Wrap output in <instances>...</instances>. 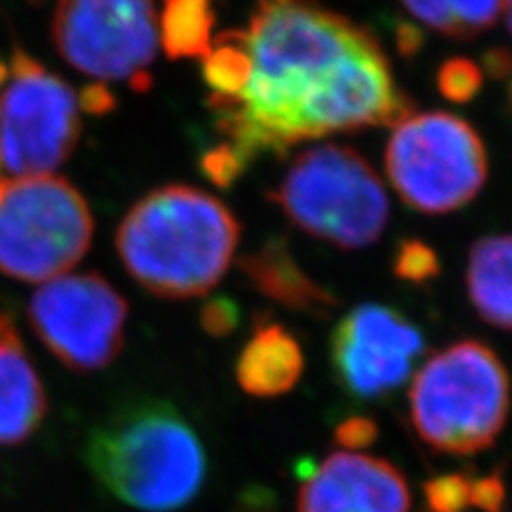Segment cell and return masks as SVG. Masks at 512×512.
Returning <instances> with one entry per match:
<instances>
[{"label": "cell", "instance_id": "6da1fadb", "mask_svg": "<svg viewBox=\"0 0 512 512\" xmlns=\"http://www.w3.org/2000/svg\"><path fill=\"white\" fill-rule=\"evenodd\" d=\"M205 79L224 137L207 158L218 182L261 154L410 114L380 45L316 0H256L248 26L210 47Z\"/></svg>", "mask_w": 512, "mask_h": 512}, {"label": "cell", "instance_id": "7a4b0ae2", "mask_svg": "<svg viewBox=\"0 0 512 512\" xmlns=\"http://www.w3.org/2000/svg\"><path fill=\"white\" fill-rule=\"evenodd\" d=\"M239 224L216 197L167 186L143 197L122 220L116 246L128 274L165 299L205 295L235 256Z\"/></svg>", "mask_w": 512, "mask_h": 512}, {"label": "cell", "instance_id": "3957f363", "mask_svg": "<svg viewBox=\"0 0 512 512\" xmlns=\"http://www.w3.org/2000/svg\"><path fill=\"white\" fill-rule=\"evenodd\" d=\"M86 463L107 493L143 512H175L197 498L207 472L203 444L165 399H137L94 427Z\"/></svg>", "mask_w": 512, "mask_h": 512}, {"label": "cell", "instance_id": "277c9868", "mask_svg": "<svg viewBox=\"0 0 512 512\" xmlns=\"http://www.w3.org/2000/svg\"><path fill=\"white\" fill-rule=\"evenodd\" d=\"M508 414V370L483 342L461 340L446 346L412 380V427L438 453L485 451L502 434Z\"/></svg>", "mask_w": 512, "mask_h": 512}, {"label": "cell", "instance_id": "5b68a950", "mask_svg": "<svg viewBox=\"0 0 512 512\" xmlns=\"http://www.w3.org/2000/svg\"><path fill=\"white\" fill-rule=\"evenodd\" d=\"M271 199L295 227L346 250L378 242L389 222V197L378 173L340 143L293 158Z\"/></svg>", "mask_w": 512, "mask_h": 512}, {"label": "cell", "instance_id": "8992f818", "mask_svg": "<svg viewBox=\"0 0 512 512\" xmlns=\"http://www.w3.org/2000/svg\"><path fill=\"white\" fill-rule=\"evenodd\" d=\"M86 199L58 175L0 178V271L24 282L64 276L92 242Z\"/></svg>", "mask_w": 512, "mask_h": 512}, {"label": "cell", "instance_id": "52a82bcc", "mask_svg": "<svg viewBox=\"0 0 512 512\" xmlns=\"http://www.w3.org/2000/svg\"><path fill=\"white\" fill-rule=\"evenodd\" d=\"M397 195L423 214L468 205L487 180L483 139L448 111L408 114L393 126L384 156Z\"/></svg>", "mask_w": 512, "mask_h": 512}, {"label": "cell", "instance_id": "ba28073f", "mask_svg": "<svg viewBox=\"0 0 512 512\" xmlns=\"http://www.w3.org/2000/svg\"><path fill=\"white\" fill-rule=\"evenodd\" d=\"M73 88L24 52H15L0 86V178L50 175L82 131Z\"/></svg>", "mask_w": 512, "mask_h": 512}, {"label": "cell", "instance_id": "9c48e42d", "mask_svg": "<svg viewBox=\"0 0 512 512\" xmlns=\"http://www.w3.org/2000/svg\"><path fill=\"white\" fill-rule=\"evenodd\" d=\"M52 30L60 56L101 82H139L160 41L154 0H58Z\"/></svg>", "mask_w": 512, "mask_h": 512}, {"label": "cell", "instance_id": "30bf717a", "mask_svg": "<svg viewBox=\"0 0 512 512\" xmlns=\"http://www.w3.org/2000/svg\"><path fill=\"white\" fill-rule=\"evenodd\" d=\"M128 306L96 274L58 276L32 295V331L52 355L75 372L103 370L124 344Z\"/></svg>", "mask_w": 512, "mask_h": 512}, {"label": "cell", "instance_id": "8fae6325", "mask_svg": "<svg viewBox=\"0 0 512 512\" xmlns=\"http://www.w3.org/2000/svg\"><path fill=\"white\" fill-rule=\"evenodd\" d=\"M423 350V333L406 316L378 303L350 310L331 333L335 378L357 399H376L402 387Z\"/></svg>", "mask_w": 512, "mask_h": 512}, {"label": "cell", "instance_id": "7c38bea8", "mask_svg": "<svg viewBox=\"0 0 512 512\" xmlns=\"http://www.w3.org/2000/svg\"><path fill=\"white\" fill-rule=\"evenodd\" d=\"M297 512H410L406 476L380 457L340 451L301 478Z\"/></svg>", "mask_w": 512, "mask_h": 512}, {"label": "cell", "instance_id": "4fadbf2b", "mask_svg": "<svg viewBox=\"0 0 512 512\" xmlns=\"http://www.w3.org/2000/svg\"><path fill=\"white\" fill-rule=\"evenodd\" d=\"M303 350L295 335L274 320H259L235 363L239 389L252 397L291 393L303 376Z\"/></svg>", "mask_w": 512, "mask_h": 512}, {"label": "cell", "instance_id": "5bb4252c", "mask_svg": "<svg viewBox=\"0 0 512 512\" xmlns=\"http://www.w3.org/2000/svg\"><path fill=\"white\" fill-rule=\"evenodd\" d=\"M239 267L256 291L293 312L323 318L340 303L297 265L282 239H269L263 248L244 256Z\"/></svg>", "mask_w": 512, "mask_h": 512}, {"label": "cell", "instance_id": "9a60e30c", "mask_svg": "<svg viewBox=\"0 0 512 512\" xmlns=\"http://www.w3.org/2000/svg\"><path fill=\"white\" fill-rule=\"evenodd\" d=\"M466 286L474 310L485 323L512 331V235H489L474 242Z\"/></svg>", "mask_w": 512, "mask_h": 512}, {"label": "cell", "instance_id": "2e32d148", "mask_svg": "<svg viewBox=\"0 0 512 512\" xmlns=\"http://www.w3.org/2000/svg\"><path fill=\"white\" fill-rule=\"evenodd\" d=\"M45 412V389L22 344L0 348V446L26 442Z\"/></svg>", "mask_w": 512, "mask_h": 512}, {"label": "cell", "instance_id": "e0dca14e", "mask_svg": "<svg viewBox=\"0 0 512 512\" xmlns=\"http://www.w3.org/2000/svg\"><path fill=\"white\" fill-rule=\"evenodd\" d=\"M402 5L438 35L470 39L502 18L506 0H402Z\"/></svg>", "mask_w": 512, "mask_h": 512}, {"label": "cell", "instance_id": "ac0fdd59", "mask_svg": "<svg viewBox=\"0 0 512 512\" xmlns=\"http://www.w3.org/2000/svg\"><path fill=\"white\" fill-rule=\"evenodd\" d=\"M212 22L207 0H165L160 37L173 56H207Z\"/></svg>", "mask_w": 512, "mask_h": 512}, {"label": "cell", "instance_id": "d6986e66", "mask_svg": "<svg viewBox=\"0 0 512 512\" xmlns=\"http://www.w3.org/2000/svg\"><path fill=\"white\" fill-rule=\"evenodd\" d=\"M427 512H470L472 478L453 472L427 480L423 485Z\"/></svg>", "mask_w": 512, "mask_h": 512}, {"label": "cell", "instance_id": "ffe728a7", "mask_svg": "<svg viewBox=\"0 0 512 512\" xmlns=\"http://www.w3.org/2000/svg\"><path fill=\"white\" fill-rule=\"evenodd\" d=\"M393 274L399 280L425 284L440 274V259L434 248L419 239H406L393 256Z\"/></svg>", "mask_w": 512, "mask_h": 512}, {"label": "cell", "instance_id": "44dd1931", "mask_svg": "<svg viewBox=\"0 0 512 512\" xmlns=\"http://www.w3.org/2000/svg\"><path fill=\"white\" fill-rule=\"evenodd\" d=\"M440 92L448 101L468 103L480 90V69L468 58H453L438 73Z\"/></svg>", "mask_w": 512, "mask_h": 512}, {"label": "cell", "instance_id": "7402d4cb", "mask_svg": "<svg viewBox=\"0 0 512 512\" xmlns=\"http://www.w3.org/2000/svg\"><path fill=\"white\" fill-rule=\"evenodd\" d=\"M201 327L212 338H227L239 327V306L229 297L207 301L201 310Z\"/></svg>", "mask_w": 512, "mask_h": 512}, {"label": "cell", "instance_id": "603a6c76", "mask_svg": "<svg viewBox=\"0 0 512 512\" xmlns=\"http://www.w3.org/2000/svg\"><path fill=\"white\" fill-rule=\"evenodd\" d=\"M506 483L502 470L472 478V508L480 512H504Z\"/></svg>", "mask_w": 512, "mask_h": 512}, {"label": "cell", "instance_id": "cb8c5ba5", "mask_svg": "<svg viewBox=\"0 0 512 512\" xmlns=\"http://www.w3.org/2000/svg\"><path fill=\"white\" fill-rule=\"evenodd\" d=\"M333 438L342 448H346V451L355 453L359 448L372 446L378 440V425L370 416H348L346 421L335 427Z\"/></svg>", "mask_w": 512, "mask_h": 512}, {"label": "cell", "instance_id": "d4e9b609", "mask_svg": "<svg viewBox=\"0 0 512 512\" xmlns=\"http://www.w3.org/2000/svg\"><path fill=\"white\" fill-rule=\"evenodd\" d=\"M20 335L18 329H15L13 318L5 312H0V348L7 346H20Z\"/></svg>", "mask_w": 512, "mask_h": 512}, {"label": "cell", "instance_id": "484cf974", "mask_svg": "<svg viewBox=\"0 0 512 512\" xmlns=\"http://www.w3.org/2000/svg\"><path fill=\"white\" fill-rule=\"evenodd\" d=\"M506 18H508V28L512 32V0H506Z\"/></svg>", "mask_w": 512, "mask_h": 512}, {"label": "cell", "instance_id": "4316f807", "mask_svg": "<svg viewBox=\"0 0 512 512\" xmlns=\"http://www.w3.org/2000/svg\"><path fill=\"white\" fill-rule=\"evenodd\" d=\"M7 73H9V67L7 64H3V60H0V86H3V82L7 79Z\"/></svg>", "mask_w": 512, "mask_h": 512}]
</instances>
